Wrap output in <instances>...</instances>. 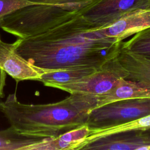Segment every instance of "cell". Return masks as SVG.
Wrapping results in <instances>:
<instances>
[{
	"mask_svg": "<svg viewBox=\"0 0 150 150\" xmlns=\"http://www.w3.org/2000/svg\"><path fill=\"white\" fill-rule=\"evenodd\" d=\"M79 12L43 33L18 38L16 52L45 72L100 68L117 56L122 42L102 34Z\"/></svg>",
	"mask_w": 150,
	"mask_h": 150,
	"instance_id": "6da1fadb",
	"label": "cell"
},
{
	"mask_svg": "<svg viewBox=\"0 0 150 150\" xmlns=\"http://www.w3.org/2000/svg\"><path fill=\"white\" fill-rule=\"evenodd\" d=\"M97 103V96L73 93L53 103L27 104L21 103L14 93L0 101V111L21 134L55 138L87 124L89 113Z\"/></svg>",
	"mask_w": 150,
	"mask_h": 150,
	"instance_id": "7a4b0ae2",
	"label": "cell"
},
{
	"mask_svg": "<svg viewBox=\"0 0 150 150\" xmlns=\"http://www.w3.org/2000/svg\"><path fill=\"white\" fill-rule=\"evenodd\" d=\"M81 10L69 5L34 4L4 16L1 28L19 39H27L47 31Z\"/></svg>",
	"mask_w": 150,
	"mask_h": 150,
	"instance_id": "3957f363",
	"label": "cell"
},
{
	"mask_svg": "<svg viewBox=\"0 0 150 150\" xmlns=\"http://www.w3.org/2000/svg\"><path fill=\"white\" fill-rule=\"evenodd\" d=\"M128 72L115 57L93 73L74 81L60 85L56 88L69 93L100 96L112 90Z\"/></svg>",
	"mask_w": 150,
	"mask_h": 150,
	"instance_id": "277c9868",
	"label": "cell"
},
{
	"mask_svg": "<svg viewBox=\"0 0 150 150\" xmlns=\"http://www.w3.org/2000/svg\"><path fill=\"white\" fill-rule=\"evenodd\" d=\"M150 114V98H130L105 104L92 110L87 124L100 128L125 122Z\"/></svg>",
	"mask_w": 150,
	"mask_h": 150,
	"instance_id": "5b68a950",
	"label": "cell"
},
{
	"mask_svg": "<svg viewBox=\"0 0 150 150\" xmlns=\"http://www.w3.org/2000/svg\"><path fill=\"white\" fill-rule=\"evenodd\" d=\"M150 7V0H97L79 13L91 25L103 27L124 14L139 8Z\"/></svg>",
	"mask_w": 150,
	"mask_h": 150,
	"instance_id": "8992f818",
	"label": "cell"
},
{
	"mask_svg": "<svg viewBox=\"0 0 150 150\" xmlns=\"http://www.w3.org/2000/svg\"><path fill=\"white\" fill-rule=\"evenodd\" d=\"M16 42L8 43L0 38V68L17 83L24 80H39L45 73L36 67L16 51Z\"/></svg>",
	"mask_w": 150,
	"mask_h": 150,
	"instance_id": "52a82bcc",
	"label": "cell"
},
{
	"mask_svg": "<svg viewBox=\"0 0 150 150\" xmlns=\"http://www.w3.org/2000/svg\"><path fill=\"white\" fill-rule=\"evenodd\" d=\"M150 27V7L131 11L111 23L98 28L104 35L119 42Z\"/></svg>",
	"mask_w": 150,
	"mask_h": 150,
	"instance_id": "ba28073f",
	"label": "cell"
},
{
	"mask_svg": "<svg viewBox=\"0 0 150 150\" xmlns=\"http://www.w3.org/2000/svg\"><path fill=\"white\" fill-rule=\"evenodd\" d=\"M146 131H131L105 137L92 142L83 150H139L150 145Z\"/></svg>",
	"mask_w": 150,
	"mask_h": 150,
	"instance_id": "9c48e42d",
	"label": "cell"
},
{
	"mask_svg": "<svg viewBox=\"0 0 150 150\" xmlns=\"http://www.w3.org/2000/svg\"><path fill=\"white\" fill-rule=\"evenodd\" d=\"M97 97V103L96 108L122 100L150 98V83L122 79L112 90Z\"/></svg>",
	"mask_w": 150,
	"mask_h": 150,
	"instance_id": "30bf717a",
	"label": "cell"
},
{
	"mask_svg": "<svg viewBox=\"0 0 150 150\" xmlns=\"http://www.w3.org/2000/svg\"><path fill=\"white\" fill-rule=\"evenodd\" d=\"M150 130V114L119 124L100 128H91L87 137L77 150H81L90 143L111 135L131 131Z\"/></svg>",
	"mask_w": 150,
	"mask_h": 150,
	"instance_id": "8fae6325",
	"label": "cell"
},
{
	"mask_svg": "<svg viewBox=\"0 0 150 150\" xmlns=\"http://www.w3.org/2000/svg\"><path fill=\"white\" fill-rule=\"evenodd\" d=\"M89 132V127L87 124H84L57 137H47L45 141L35 145L32 150H77Z\"/></svg>",
	"mask_w": 150,
	"mask_h": 150,
	"instance_id": "7c38bea8",
	"label": "cell"
},
{
	"mask_svg": "<svg viewBox=\"0 0 150 150\" xmlns=\"http://www.w3.org/2000/svg\"><path fill=\"white\" fill-rule=\"evenodd\" d=\"M47 138L21 134L11 126L0 131V150H32Z\"/></svg>",
	"mask_w": 150,
	"mask_h": 150,
	"instance_id": "4fadbf2b",
	"label": "cell"
},
{
	"mask_svg": "<svg viewBox=\"0 0 150 150\" xmlns=\"http://www.w3.org/2000/svg\"><path fill=\"white\" fill-rule=\"evenodd\" d=\"M97 69L94 68H78L49 71L43 73L38 81H41L45 86L56 88L60 85L88 75Z\"/></svg>",
	"mask_w": 150,
	"mask_h": 150,
	"instance_id": "5bb4252c",
	"label": "cell"
},
{
	"mask_svg": "<svg viewBox=\"0 0 150 150\" xmlns=\"http://www.w3.org/2000/svg\"><path fill=\"white\" fill-rule=\"evenodd\" d=\"M121 46L150 59V27L135 33L128 40L121 42Z\"/></svg>",
	"mask_w": 150,
	"mask_h": 150,
	"instance_id": "9a60e30c",
	"label": "cell"
},
{
	"mask_svg": "<svg viewBox=\"0 0 150 150\" xmlns=\"http://www.w3.org/2000/svg\"><path fill=\"white\" fill-rule=\"evenodd\" d=\"M34 4L28 0H0V19L22 7Z\"/></svg>",
	"mask_w": 150,
	"mask_h": 150,
	"instance_id": "2e32d148",
	"label": "cell"
},
{
	"mask_svg": "<svg viewBox=\"0 0 150 150\" xmlns=\"http://www.w3.org/2000/svg\"><path fill=\"white\" fill-rule=\"evenodd\" d=\"M34 4L69 5L83 9L97 0H28Z\"/></svg>",
	"mask_w": 150,
	"mask_h": 150,
	"instance_id": "e0dca14e",
	"label": "cell"
},
{
	"mask_svg": "<svg viewBox=\"0 0 150 150\" xmlns=\"http://www.w3.org/2000/svg\"><path fill=\"white\" fill-rule=\"evenodd\" d=\"M6 74L5 71L0 68V98L4 97V89L6 83Z\"/></svg>",
	"mask_w": 150,
	"mask_h": 150,
	"instance_id": "ac0fdd59",
	"label": "cell"
},
{
	"mask_svg": "<svg viewBox=\"0 0 150 150\" xmlns=\"http://www.w3.org/2000/svg\"><path fill=\"white\" fill-rule=\"evenodd\" d=\"M145 150H150V145L148 146H147V147L146 148Z\"/></svg>",
	"mask_w": 150,
	"mask_h": 150,
	"instance_id": "d6986e66",
	"label": "cell"
}]
</instances>
